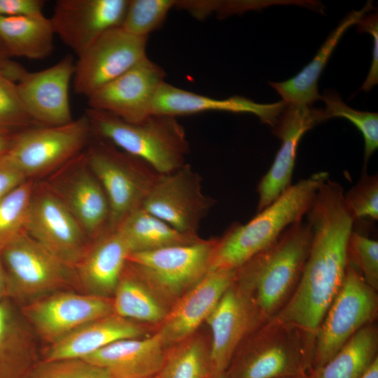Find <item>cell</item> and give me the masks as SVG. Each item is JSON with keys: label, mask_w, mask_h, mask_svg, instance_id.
<instances>
[{"label": "cell", "mask_w": 378, "mask_h": 378, "mask_svg": "<svg viewBox=\"0 0 378 378\" xmlns=\"http://www.w3.org/2000/svg\"><path fill=\"white\" fill-rule=\"evenodd\" d=\"M344 194L342 186L329 178L318 188L306 215L312 232L307 261L293 293L275 316L314 335L343 284L349 264L348 242L354 220Z\"/></svg>", "instance_id": "6da1fadb"}, {"label": "cell", "mask_w": 378, "mask_h": 378, "mask_svg": "<svg viewBox=\"0 0 378 378\" xmlns=\"http://www.w3.org/2000/svg\"><path fill=\"white\" fill-rule=\"evenodd\" d=\"M59 169L62 172L46 184L94 241L109 230L110 206L106 195L90 169L85 153L78 154Z\"/></svg>", "instance_id": "2e32d148"}, {"label": "cell", "mask_w": 378, "mask_h": 378, "mask_svg": "<svg viewBox=\"0 0 378 378\" xmlns=\"http://www.w3.org/2000/svg\"><path fill=\"white\" fill-rule=\"evenodd\" d=\"M148 37L132 35L121 27L102 34L75 63L73 87L88 97L118 78L146 55Z\"/></svg>", "instance_id": "4fadbf2b"}, {"label": "cell", "mask_w": 378, "mask_h": 378, "mask_svg": "<svg viewBox=\"0 0 378 378\" xmlns=\"http://www.w3.org/2000/svg\"><path fill=\"white\" fill-rule=\"evenodd\" d=\"M130 253L119 232L109 230L92 241L76 267L77 279L89 294L108 297L114 293Z\"/></svg>", "instance_id": "d4e9b609"}, {"label": "cell", "mask_w": 378, "mask_h": 378, "mask_svg": "<svg viewBox=\"0 0 378 378\" xmlns=\"http://www.w3.org/2000/svg\"><path fill=\"white\" fill-rule=\"evenodd\" d=\"M28 178L7 158H0V198L14 190Z\"/></svg>", "instance_id": "b9f144b4"}, {"label": "cell", "mask_w": 378, "mask_h": 378, "mask_svg": "<svg viewBox=\"0 0 378 378\" xmlns=\"http://www.w3.org/2000/svg\"><path fill=\"white\" fill-rule=\"evenodd\" d=\"M25 378H111L104 370L82 359L40 360Z\"/></svg>", "instance_id": "f35d334b"}, {"label": "cell", "mask_w": 378, "mask_h": 378, "mask_svg": "<svg viewBox=\"0 0 378 378\" xmlns=\"http://www.w3.org/2000/svg\"><path fill=\"white\" fill-rule=\"evenodd\" d=\"M55 36L50 18L0 15V42L10 57L43 59L54 49Z\"/></svg>", "instance_id": "83f0119b"}, {"label": "cell", "mask_w": 378, "mask_h": 378, "mask_svg": "<svg viewBox=\"0 0 378 378\" xmlns=\"http://www.w3.org/2000/svg\"><path fill=\"white\" fill-rule=\"evenodd\" d=\"M74 71L73 56L68 55L47 69L27 71L16 83L20 101L34 125L58 126L74 120L69 90Z\"/></svg>", "instance_id": "e0dca14e"}, {"label": "cell", "mask_w": 378, "mask_h": 378, "mask_svg": "<svg viewBox=\"0 0 378 378\" xmlns=\"http://www.w3.org/2000/svg\"><path fill=\"white\" fill-rule=\"evenodd\" d=\"M378 328L368 324L354 334L323 366L306 378H359L378 356Z\"/></svg>", "instance_id": "f546056e"}, {"label": "cell", "mask_w": 378, "mask_h": 378, "mask_svg": "<svg viewBox=\"0 0 378 378\" xmlns=\"http://www.w3.org/2000/svg\"><path fill=\"white\" fill-rule=\"evenodd\" d=\"M348 258L368 284L377 291V241L353 230L348 242Z\"/></svg>", "instance_id": "74e56055"}, {"label": "cell", "mask_w": 378, "mask_h": 378, "mask_svg": "<svg viewBox=\"0 0 378 378\" xmlns=\"http://www.w3.org/2000/svg\"><path fill=\"white\" fill-rule=\"evenodd\" d=\"M206 321L211 332V376L226 372L244 339L267 322L235 281L225 291Z\"/></svg>", "instance_id": "ffe728a7"}, {"label": "cell", "mask_w": 378, "mask_h": 378, "mask_svg": "<svg viewBox=\"0 0 378 378\" xmlns=\"http://www.w3.org/2000/svg\"><path fill=\"white\" fill-rule=\"evenodd\" d=\"M213 205L202 190L200 176L187 163L160 174L141 206L181 232L197 235Z\"/></svg>", "instance_id": "7c38bea8"}, {"label": "cell", "mask_w": 378, "mask_h": 378, "mask_svg": "<svg viewBox=\"0 0 378 378\" xmlns=\"http://www.w3.org/2000/svg\"><path fill=\"white\" fill-rule=\"evenodd\" d=\"M40 360L30 328L7 298L0 300V378H25Z\"/></svg>", "instance_id": "4316f807"}, {"label": "cell", "mask_w": 378, "mask_h": 378, "mask_svg": "<svg viewBox=\"0 0 378 378\" xmlns=\"http://www.w3.org/2000/svg\"><path fill=\"white\" fill-rule=\"evenodd\" d=\"M209 349L199 338L190 337L166 354L156 378H209Z\"/></svg>", "instance_id": "1f68e13d"}, {"label": "cell", "mask_w": 378, "mask_h": 378, "mask_svg": "<svg viewBox=\"0 0 378 378\" xmlns=\"http://www.w3.org/2000/svg\"><path fill=\"white\" fill-rule=\"evenodd\" d=\"M209 378H228V376L226 372H223L216 375L210 376Z\"/></svg>", "instance_id": "7dc6e473"}, {"label": "cell", "mask_w": 378, "mask_h": 378, "mask_svg": "<svg viewBox=\"0 0 378 378\" xmlns=\"http://www.w3.org/2000/svg\"><path fill=\"white\" fill-rule=\"evenodd\" d=\"M113 314L112 298L71 292L50 293L22 308L27 322L49 345L90 321Z\"/></svg>", "instance_id": "5bb4252c"}, {"label": "cell", "mask_w": 378, "mask_h": 378, "mask_svg": "<svg viewBox=\"0 0 378 378\" xmlns=\"http://www.w3.org/2000/svg\"><path fill=\"white\" fill-rule=\"evenodd\" d=\"M286 104H259L241 96L216 99L186 90L164 82L153 102L152 114L177 118L206 111L249 113L272 128L286 108Z\"/></svg>", "instance_id": "7402d4cb"}, {"label": "cell", "mask_w": 378, "mask_h": 378, "mask_svg": "<svg viewBox=\"0 0 378 378\" xmlns=\"http://www.w3.org/2000/svg\"><path fill=\"white\" fill-rule=\"evenodd\" d=\"M312 239L310 225L302 220L289 226L272 245L237 269L236 285L265 321L275 316L293 293Z\"/></svg>", "instance_id": "3957f363"}, {"label": "cell", "mask_w": 378, "mask_h": 378, "mask_svg": "<svg viewBox=\"0 0 378 378\" xmlns=\"http://www.w3.org/2000/svg\"><path fill=\"white\" fill-rule=\"evenodd\" d=\"M359 378H378V356Z\"/></svg>", "instance_id": "bcb514c9"}, {"label": "cell", "mask_w": 378, "mask_h": 378, "mask_svg": "<svg viewBox=\"0 0 378 378\" xmlns=\"http://www.w3.org/2000/svg\"><path fill=\"white\" fill-rule=\"evenodd\" d=\"M236 276L237 269L209 270L183 293L162 321L159 332L164 345L178 344L190 338L234 283Z\"/></svg>", "instance_id": "44dd1931"}, {"label": "cell", "mask_w": 378, "mask_h": 378, "mask_svg": "<svg viewBox=\"0 0 378 378\" xmlns=\"http://www.w3.org/2000/svg\"><path fill=\"white\" fill-rule=\"evenodd\" d=\"M7 298H9L8 284L0 257V300Z\"/></svg>", "instance_id": "ee69618b"}, {"label": "cell", "mask_w": 378, "mask_h": 378, "mask_svg": "<svg viewBox=\"0 0 378 378\" xmlns=\"http://www.w3.org/2000/svg\"><path fill=\"white\" fill-rule=\"evenodd\" d=\"M164 346L158 331L145 338L118 340L83 360L105 370L111 378L156 377L165 359Z\"/></svg>", "instance_id": "603a6c76"}, {"label": "cell", "mask_w": 378, "mask_h": 378, "mask_svg": "<svg viewBox=\"0 0 378 378\" xmlns=\"http://www.w3.org/2000/svg\"><path fill=\"white\" fill-rule=\"evenodd\" d=\"M116 230L131 253L191 244L201 239L197 234L181 232L142 206L129 214Z\"/></svg>", "instance_id": "f1b7e54d"}, {"label": "cell", "mask_w": 378, "mask_h": 378, "mask_svg": "<svg viewBox=\"0 0 378 378\" xmlns=\"http://www.w3.org/2000/svg\"><path fill=\"white\" fill-rule=\"evenodd\" d=\"M284 378H306V377H304V376H296V377H284Z\"/></svg>", "instance_id": "c3c4849f"}, {"label": "cell", "mask_w": 378, "mask_h": 378, "mask_svg": "<svg viewBox=\"0 0 378 378\" xmlns=\"http://www.w3.org/2000/svg\"><path fill=\"white\" fill-rule=\"evenodd\" d=\"M24 232L75 270L92 243L46 183H34Z\"/></svg>", "instance_id": "8fae6325"}, {"label": "cell", "mask_w": 378, "mask_h": 378, "mask_svg": "<svg viewBox=\"0 0 378 378\" xmlns=\"http://www.w3.org/2000/svg\"><path fill=\"white\" fill-rule=\"evenodd\" d=\"M92 134L135 156L165 174L186 164L189 142L177 118L151 114L138 123L127 122L103 111L88 108L85 114Z\"/></svg>", "instance_id": "5b68a950"}, {"label": "cell", "mask_w": 378, "mask_h": 378, "mask_svg": "<svg viewBox=\"0 0 378 378\" xmlns=\"http://www.w3.org/2000/svg\"><path fill=\"white\" fill-rule=\"evenodd\" d=\"M34 186L27 179L0 198V250L25 231Z\"/></svg>", "instance_id": "d6a6232c"}, {"label": "cell", "mask_w": 378, "mask_h": 378, "mask_svg": "<svg viewBox=\"0 0 378 378\" xmlns=\"http://www.w3.org/2000/svg\"><path fill=\"white\" fill-rule=\"evenodd\" d=\"M372 8V4L368 1L360 10L349 13L330 33L312 60L297 75L283 82L269 83L281 95L283 102L310 106L321 99L318 81L334 49L344 32Z\"/></svg>", "instance_id": "484cf974"}, {"label": "cell", "mask_w": 378, "mask_h": 378, "mask_svg": "<svg viewBox=\"0 0 378 378\" xmlns=\"http://www.w3.org/2000/svg\"><path fill=\"white\" fill-rule=\"evenodd\" d=\"M144 328L115 314L90 321L46 348L41 359L46 361L84 359L115 342L138 338Z\"/></svg>", "instance_id": "cb8c5ba5"}, {"label": "cell", "mask_w": 378, "mask_h": 378, "mask_svg": "<svg viewBox=\"0 0 378 378\" xmlns=\"http://www.w3.org/2000/svg\"><path fill=\"white\" fill-rule=\"evenodd\" d=\"M345 206L354 222L378 218V177L363 171L358 183L344 194Z\"/></svg>", "instance_id": "8d00e7d4"}, {"label": "cell", "mask_w": 378, "mask_h": 378, "mask_svg": "<svg viewBox=\"0 0 378 378\" xmlns=\"http://www.w3.org/2000/svg\"><path fill=\"white\" fill-rule=\"evenodd\" d=\"M315 342L316 335L274 316L244 339L226 373L228 378L307 377Z\"/></svg>", "instance_id": "277c9868"}, {"label": "cell", "mask_w": 378, "mask_h": 378, "mask_svg": "<svg viewBox=\"0 0 378 378\" xmlns=\"http://www.w3.org/2000/svg\"><path fill=\"white\" fill-rule=\"evenodd\" d=\"M166 74L147 56L88 98L90 108L103 111L130 123L152 114L154 97Z\"/></svg>", "instance_id": "9a60e30c"}, {"label": "cell", "mask_w": 378, "mask_h": 378, "mask_svg": "<svg viewBox=\"0 0 378 378\" xmlns=\"http://www.w3.org/2000/svg\"><path fill=\"white\" fill-rule=\"evenodd\" d=\"M326 107L323 109L326 118L341 117L349 120L360 132L364 139V167L378 148V115L377 113L360 111L347 106L335 92L328 91L321 95Z\"/></svg>", "instance_id": "836d02e7"}, {"label": "cell", "mask_w": 378, "mask_h": 378, "mask_svg": "<svg viewBox=\"0 0 378 378\" xmlns=\"http://www.w3.org/2000/svg\"><path fill=\"white\" fill-rule=\"evenodd\" d=\"M216 239L130 253L127 262L149 286L167 299H178L209 271Z\"/></svg>", "instance_id": "30bf717a"}, {"label": "cell", "mask_w": 378, "mask_h": 378, "mask_svg": "<svg viewBox=\"0 0 378 378\" xmlns=\"http://www.w3.org/2000/svg\"><path fill=\"white\" fill-rule=\"evenodd\" d=\"M152 378H156V377H152Z\"/></svg>", "instance_id": "681fc988"}, {"label": "cell", "mask_w": 378, "mask_h": 378, "mask_svg": "<svg viewBox=\"0 0 378 378\" xmlns=\"http://www.w3.org/2000/svg\"><path fill=\"white\" fill-rule=\"evenodd\" d=\"M129 0H59L50 18L55 35L77 56L122 25Z\"/></svg>", "instance_id": "ac0fdd59"}, {"label": "cell", "mask_w": 378, "mask_h": 378, "mask_svg": "<svg viewBox=\"0 0 378 378\" xmlns=\"http://www.w3.org/2000/svg\"><path fill=\"white\" fill-rule=\"evenodd\" d=\"M9 297L27 303L71 284L76 270L53 255L25 232L0 250Z\"/></svg>", "instance_id": "ba28073f"}, {"label": "cell", "mask_w": 378, "mask_h": 378, "mask_svg": "<svg viewBox=\"0 0 378 378\" xmlns=\"http://www.w3.org/2000/svg\"><path fill=\"white\" fill-rule=\"evenodd\" d=\"M358 31L368 32L373 38L372 59L369 73L359 90L370 91L378 83V18L365 15L356 24Z\"/></svg>", "instance_id": "ab89813d"}, {"label": "cell", "mask_w": 378, "mask_h": 378, "mask_svg": "<svg viewBox=\"0 0 378 378\" xmlns=\"http://www.w3.org/2000/svg\"><path fill=\"white\" fill-rule=\"evenodd\" d=\"M377 314V290L349 261L343 284L316 332L309 373L323 366L360 329L374 323Z\"/></svg>", "instance_id": "52a82bcc"}, {"label": "cell", "mask_w": 378, "mask_h": 378, "mask_svg": "<svg viewBox=\"0 0 378 378\" xmlns=\"http://www.w3.org/2000/svg\"><path fill=\"white\" fill-rule=\"evenodd\" d=\"M43 0H0V15L31 17L43 15Z\"/></svg>", "instance_id": "60d3db41"}, {"label": "cell", "mask_w": 378, "mask_h": 378, "mask_svg": "<svg viewBox=\"0 0 378 378\" xmlns=\"http://www.w3.org/2000/svg\"><path fill=\"white\" fill-rule=\"evenodd\" d=\"M219 4L218 1H176L175 7L186 10L196 18L202 20L216 12Z\"/></svg>", "instance_id": "7bdbcfd3"}, {"label": "cell", "mask_w": 378, "mask_h": 378, "mask_svg": "<svg viewBox=\"0 0 378 378\" xmlns=\"http://www.w3.org/2000/svg\"><path fill=\"white\" fill-rule=\"evenodd\" d=\"M97 138L85 153L86 159L106 195L109 230H115L142 206L160 174L144 160Z\"/></svg>", "instance_id": "8992f818"}, {"label": "cell", "mask_w": 378, "mask_h": 378, "mask_svg": "<svg viewBox=\"0 0 378 378\" xmlns=\"http://www.w3.org/2000/svg\"><path fill=\"white\" fill-rule=\"evenodd\" d=\"M327 178L326 172H316L291 185L246 223H233L216 239L209 270L238 269L272 245L289 226L302 220Z\"/></svg>", "instance_id": "7a4b0ae2"}, {"label": "cell", "mask_w": 378, "mask_h": 378, "mask_svg": "<svg viewBox=\"0 0 378 378\" xmlns=\"http://www.w3.org/2000/svg\"><path fill=\"white\" fill-rule=\"evenodd\" d=\"M92 132L85 115L58 126H31L13 135L6 153L28 179L59 169L80 153Z\"/></svg>", "instance_id": "9c48e42d"}, {"label": "cell", "mask_w": 378, "mask_h": 378, "mask_svg": "<svg viewBox=\"0 0 378 378\" xmlns=\"http://www.w3.org/2000/svg\"><path fill=\"white\" fill-rule=\"evenodd\" d=\"M326 120L322 108L286 104L272 130L273 134L281 141V144L271 167L258 185L257 212L272 204L292 185L301 138L306 132Z\"/></svg>", "instance_id": "d6986e66"}, {"label": "cell", "mask_w": 378, "mask_h": 378, "mask_svg": "<svg viewBox=\"0 0 378 378\" xmlns=\"http://www.w3.org/2000/svg\"><path fill=\"white\" fill-rule=\"evenodd\" d=\"M150 289L127 262L113 293L114 314L133 321H162L167 312Z\"/></svg>", "instance_id": "4dcf8cb0"}, {"label": "cell", "mask_w": 378, "mask_h": 378, "mask_svg": "<svg viewBox=\"0 0 378 378\" xmlns=\"http://www.w3.org/2000/svg\"><path fill=\"white\" fill-rule=\"evenodd\" d=\"M14 134L0 131V158L8 150Z\"/></svg>", "instance_id": "f6af8a7d"}, {"label": "cell", "mask_w": 378, "mask_h": 378, "mask_svg": "<svg viewBox=\"0 0 378 378\" xmlns=\"http://www.w3.org/2000/svg\"><path fill=\"white\" fill-rule=\"evenodd\" d=\"M176 4L174 0H129L121 27L132 35L148 37L162 25Z\"/></svg>", "instance_id": "e575fe53"}, {"label": "cell", "mask_w": 378, "mask_h": 378, "mask_svg": "<svg viewBox=\"0 0 378 378\" xmlns=\"http://www.w3.org/2000/svg\"><path fill=\"white\" fill-rule=\"evenodd\" d=\"M34 126L18 94L17 84L0 70V131L15 134Z\"/></svg>", "instance_id": "d590c367"}]
</instances>
